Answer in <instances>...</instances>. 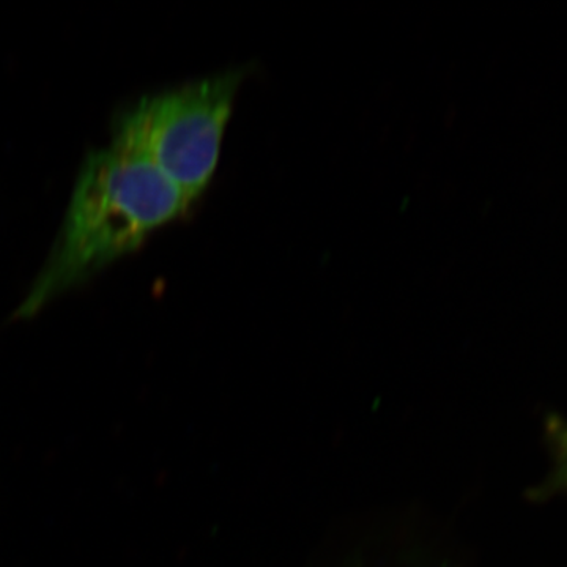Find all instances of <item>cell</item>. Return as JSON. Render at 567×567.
<instances>
[{"mask_svg":"<svg viewBox=\"0 0 567 567\" xmlns=\"http://www.w3.org/2000/svg\"><path fill=\"white\" fill-rule=\"evenodd\" d=\"M192 204L155 164L118 142L89 153L58 240L17 315L35 316L55 298L136 251Z\"/></svg>","mask_w":567,"mask_h":567,"instance_id":"obj_1","label":"cell"},{"mask_svg":"<svg viewBox=\"0 0 567 567\" xmlns=\"http://www.w3.org/2000/svg\"><path fill=\"white\" fill-rule=\"evenodd\" d=\"M548 429L555 454V473L550 483L555 488L567 491V424L555 420Z\"/></svg>","mask_w":567,"mask_h":567,"instance_id":"obj_3","label":"cell"},{"mask_svg":"<svg viewBox=\"0 0 567 567\" xmlns=\"http://www.w3.org/2000/svg\"><path fill=\"white\" fill-rule=\"evenodd\" d=\"M244 71L148 95L115 115L111 141L144 156L192 203L207 189Z\"/></svg>","mask_w":567,"mask_h":567,"instance_id":"obj_2","label":"cell"}]
</instances>
